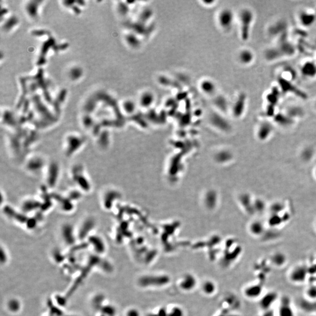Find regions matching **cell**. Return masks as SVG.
<instances>
[{"label":"cell","mask_w":316,"mask_h":316,"mask_svg":"<svg viewBox=\"0 0 316 316\" xmlns=\"http://www.w3.org/2000/svg\"><path fill=\"white\" fill-rule=\"evenodd\" d=\"M254 19V13L251 9L244 8L240 12V37L243 41L249 40Z\"/></svg>","instance_id":"cell-1"},{"label":"cell","mask_w":316,"mask_h":316,"mask_svg":"<svg viewBox=\"0 0 316 316\" xmlns=\"http://www.w3.org/2000/svg\"><path fill=\"white\" fill-rule=\"evenodd\" d=\"M278 83L282 93L292 94L304 100L307 99L308 96L307 93L297 85L293 84L292 80L290 79H286L283 76H280L278 79Z\"/></svg>","instance_id":"cell-2"},{"label":"cell","mask_w":316,"mask_h":316,"mask_svg":"<svg viewBox=\"0 0 316 316\" xmlns=\"http://www.w3.org/2000/svg\"><path fill=\"white\" fill-rule=\"evenodd\" d=\"M218 22L223 29L231 30L234 22V14L232 11L228 8L223 10L219 14Z\"/></svg>","instance_id":"cell-3"},{"label":"cell","mask_w":316,"mask_h":316,"mask_svg":"<svg viewBox=\"0 0 316 316\" xmlns=\"http://www.w3.org/2000/svg\"><path fill=\"white\" fill-rule=\"evenodd\" d=\"M300 24L304 28H310L316 22V14L314 11L302 10L298 15Z\"/></svg>","instance_id":"cell-4"},{"label":"cell","mask_w":316,"mask_h":316,"mask_svg":"<svg viewBox=\"0 0 316 316\" xmlns=\"http://www.w3.org/2000/svg\"><path fill=\"white\" fill-rule=\"evenodd\" d=\"M300 73L306 79H313L316 78V61L310 60L304 61L300 67Z\"/></svg>","instance_id":"cell-5"},{"label":"cell","mask_w":316,"mask_h":316,"mask_svg":"<svg viewBox=\"0 0 316 316\" xmlns=\"http://www.w3.org/2000/svg\"><path fill=\"white\" fill-rule=\"evenodd\" d=\"M238 60L243 66H248L255 60V54L250 49H242L238 53Z\"/></svg>","instance_id":"cell-6"},{"label":"cell","mask_w":316,"mask_h":316,"mask_svg":"<svg viewBox=\"0 0 316 316\" xmlns=\"http://www.w3.org/2000/svg\"><path fill=\"white\" fill-rule=\"evenodd\" d=\"M274 128L269 122H263L260 124L257 131V136L262 140L268 139L273 132Z\"/></svg>","instance_id":"cell-7"},{"label":"cell","mask_w":316,"mask_h":316,"mask_svg":"<svg viewBox=\"0 0 316 316\" xmlns=\"http://www.w3.org/2000/svg\"><path fill=\"white\" fill-rule=\"evenodd\" d=\"M196 285V280L195 276L188 274L183 276L180 283V286L184 290L188 291L193 289Z\"/></svg>","instance_id":"cell-8"},{"label":"cell","mask_w":316,"mask_h":316,"mask_svg":"<svg viewBox=\"0 0 316 316\" xmlns=\"http://www.w3.org/2000/svg\"><path fill=\"white\" fill-rule=\"evenodd\" d=\"M282 92L279 87H274L271 91L267 93L266 100L268 105L275 107L278 104Z\"/></svg>","instance_id":"cell-9"},{"label":"cell","mask_w":316,"mask_h":316,"mask_svg":"<svg viewBox=\"0 0 316 316\" xmlns=\"http://www.w3.org/2000/svg\"><path fill=\"white\" fill-rule=\"evenodd\" d=\"M155 96L151 91L143 93L140 98V104L144 108H149L155 102Z\"/></svg>","instance_id":"cell-10"},{"label":"cell","mask_w":316,"mask_h":316,"mask_svg":"<svg viewBox=\"0 0 316 316\" xmlns=\"http://www.w3.org/2000/svg\"><path fill=\"white\" fill-rule=\"evenodd\" d=\"M247 96L245 94H241L238 98L236 103L234 107V114L236 116H241L246 108Z\"/></svg>","instance_id":"cell-11"},{"label":"cell","mask_w":316,"mask_h":316,"mask_svg":"<svg viewBox=\"0 0 316 316\" xmlns=\"http://www.w3.org/2000/svg\"><path fill=\"white\" fill-rule=\"evenodd\" d=\"M290 277L292 280L294 282H303L306 277V271L304 267H302L294 268L290 275Z\"/></svg>","instance_id":"cell-12"},{"label":"cell","mask_w":316,"mask_h":316,"mask_svg":"<svg viewBox=\"0 0 316 316\" xmlns=\"http://www.w3.org/2000/svg\"><path fill=\"white\" fill-rule=\"evenodd\" d=\"M200 89L204 93L207 95H211L216 90V85L212 80L205 79L200 83Z\"/></svg>","instance_id":"cell-13"},{"label":"cell","mask_w":316,"mask_h":316,"mask_svg":"<svg viewBox=\"0 0 316 316\" xmlns=\"http://www.w3.org/2000/svg\"><path fill=\"white\" fill-rule=\"evenodd\" d=\"M251 232L256 236L262 235L265 231V227L261 221L257 220L252 222L249 227Z\"/></svg>","instance_id":"cell-14"},{"label":"cell","mask_w":316,"mask_h":316,"mask_svg":"<svg viewBox=\"0 0 316 316\" xmlns=\"http://www.w3.org/2000/svg\"><path fill=\"white\" fill-rule=\"evenodd\" d=\"M282 56L283 55L277 46L267 49L265 52V57L268 61L277 60Z\"/></svg>","instance_id":"cell-15"},{"label":"cell","mask_w":316,"mask_h":316,"mask_svg":"<svg viewBox=\"0 0 316 316\" xmlns=\"http://www.w3.org/2000/svg\"><path fill=\"white\" fill-rule=\"evenodd\" d=\"M286 114L292 118L297 117H301L304 114V111L298 106H291L287 109Z\"/></svg>","instance_id":"cell-16"},{"label":"cell","mask_w":316,"mask_h":316,"mask_svg":"<svg viewBox=\"0 0 316 316\" xmlns=\"http://www.w3.org/2000/svg\"><path fill=\"white\" fill-rule=\"evenodd\" d=\"M202 289L203 292L206 294H212L216 289L215 283L211 280H206L202 286Z\"/></svg>","instance_id":"cell-17"},{"label":"cell","mask_w":316,"mask_h":316,"mask_svg":"<svg viewBox=\"0 0 316 316\" xmlns=\"http://www.w3.org/2000/svg\"><path fill=\"white\" fill-rule=\"evenodd\" d=\"M272 261L276 266L280 267L285 263L286 256L282 252H276L272 256Z\"/></svg>","instance_id":"cell-18"},{"label":"cell","mask_w":316,"mask_h":316,"mask_svg":"<svg viewBox=\"0 0 316 316\" xmlns=\"http://www.w3.org/2000/svg\"><path fill=\"white\" fill-rule=\"evenodd\" d=\"M261 288L259 286H254L250 288H247L246 290V294L251 298H255L261 293Z\"/></svg>","instance_id":"cell-19"},{"label":"cell","mask_w":316,"mask_h":316,"mask_svg":"<svg viewBox=\"0 0 316 316\" xmlns=\"http://www.w3.org/2000/svg\"><path fill=\"white\" fill-rule=\"evenodd\" d=\"M253 206H254L255 210H256V211H258V213H262V212L264 211V210L266 208V205H265L264 201L260 199H257L255 201Z\"/></svg>","instance_id":"cell-20"},{"label":"cell","mask_w":316,"mask_h":316,"mask_svg":"<svg viewBox=\"0 0 316 316\" xmlns=\"http://www.w3.org/2000/svg\"><path fill=\"white\" fill-rule=\"evenodd\" d=\"M284 208L283 205L280 203H275L271 207V211L274 214H278Z\"/></svg>","instance_id":"cell-21"},{"label":"cell","mask_w":316,"mask_h":316,"mask_svg":"<svg viewBox=\"0 0 316 316\" xmlns=\"http://www.w3.org/2000/svg\"><path fill=\"white\" fill-rule=\"evenodd\" d=\"M184 313L182 309L179 307H175L170 311L169 316H183Z\"/></svg>","instance_id":"cell-22"},{"label":"cell","mask_w":316,"mask_h":316,"mask_svg":"<svg viewBox=\"0 0 316 316\" xmlns=\"http://www.w3.org/2000/svg\"><path fill=\"white\" fill-rule=\"evenodd\" d=\"M302 156L304 160H309L313 156V151L311 149H306L302 152Z\"/></svg>","instance_id":"cell-23"},{"label":"cell","mask_w":316,"mask_h":316,"mask_svg":"<svg viewBox=\"0 0 316 316\" xmlns=\"http://www.w3.org/2000/svg\"><path fill=\"white\" fill-rule=\"evenodd\" d=\"M307 294L311 298H316V287H313L312 288L309 289L307 291Z\"/></svg>","instance_id":"cell-24"},{"label":"cell","mask_w":316,"mask_h":316,"mask_svg":"<svg viewBox=\"0 0 316 316\" xmlns=\"http://www.w3.org/2000/svg\"><path fill=\"white\" fill-rule=\"evenodd\" d=\"M140 312L136 309H131L128 312L127 316H140Z\"/></svg>","instance_id":"cell-25"},{"label":"cell","mask_w":316,"mask_h":316,"mask_svg":"<svg viewBox=\"0 0 316 316\" xmlns=\"http://www.w3.org/2000/svg\"><path fill=\"white\" fill-rule=\"evenodd\" d=\"M314 176H315V177H316V169H315V170H314Z\"/></svg>","instance_id":"cell-26"},{"label":"cell","mask_w":316,"mask_h":316,"mask_svg":"<svg viewBox=\"0 0 316 316\" xmlns=\"http://www.w3.org/2000/svg\"><path fill=\"white\" fill-rule=\"evenodd\" d=\"M314 107H315V109H316V103H315V104H314Z\"/></svg>","instance_id":"cell-27"},{"label":"cell","mask_w":316,"mask_h":316,"mask_svg":"<svg viewBox=\"0 0 316 316\" xmlns=\"http://www.w3.org/2000/svg\"><path fill=\"white\" fill-rule=\"evenodd\" d=\"M314 12H315V14H316V10H315V11H314Z\"/></svg>","instance_id":"cell-28"},{"label":"cell","mask_w":316,"mask_h":316,"mask_svg":"<svg viewBox=\"0 0 316 316\" xmlns=\"http://www.w3.org/2000/svg\"></svg>","instance_id":"cell-29"},{"label":"cell","mask_w":316,"mask_h":316,"mask_svg":"<svg viewBox=\"0 0 316 316\" xmlns=\"http://www.w3.org/2000/svg\"></svg>","instance_id":"cell-30"}]
</instances>
